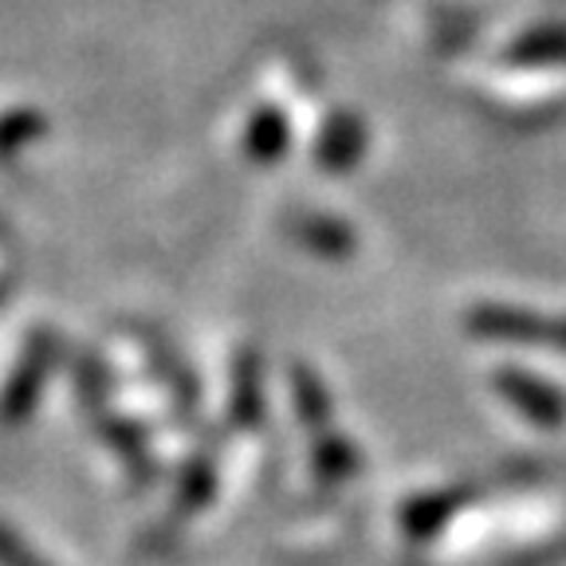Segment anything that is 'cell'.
I'll return each instance as SVG.
<instances>
[{"mask_svg": "<svg viewBox=\"0 0 566 566\" xmlns=\"http://www.w3.org/2000/svg\"><path fill=\"white\" fill-rule=\"evenodd\" d=\"M52 363H55L52 331H35V335H28L24 358L17 363L9 386H4V394H0V424H24L28 417H32L35 401H40V394H44L48 374H52Z\"/></svg>", "mask_w": 566, "mask_h": 566, "instance_id": "6da1fadb", "label": "cell"}, {"mask_svg": "<svg viewBox=\"0 0 566 566\" xmlns=\"http://www.w3.org/2000/svg\"><path fill=\"white\" fill-rule=\"evenodd\" d=\"M464 504H469V488H444V492L417 495V500L406 504V512H401V527L413 539H433Z\"/></svg>", "mask_w": 566, "mask_h": 566, "instance_id": "7a4b0ae2", "label": "cell"}, {"mask_svg": "<svg viewBox=\"0 0 566 566\" xmlns=\"http://www.w3.org/2000/svg\"><path fill=\"white\" fill-rule=\"evenodd\" d=\"M232 421L240 429H252L260 424L264 413V378H260V358L256 354H240L237 358V374H232Z\"/></svg>", "mask_w": 566, "mask_h": 566, "instance_id": "3957f363", "label": "cell"}, {"mask_svg": "<svg viewBox=\"0 0 566 566\" xmlns=\"http://www.w3.org/2000/svg\"><path fill=\"white\" fill-rule=\"evenodd\" d=\"M363 126H358V118L350 115H338L331 118V126L323 130V138H318V166L331 169V174H346V169L358 161V154H363Z\"/></svg>", "mask_w": 566, "mask_h": 566, "instance_id": "277c9868", "label": "cell"}, {"mask_svg": "<svg viewBox=\"0 0 566 566\" xmlns=\"http://www.w3.org/2000/svg\"><path fill=\"white\" fill-rule=\"evenodd\" d=\"M287 142H292V130H287V118L280 115V111H260V115H252V123H248V134H244V150L248 158L256 161H280L283 150H287Z\"/></svg>", "mask_w": 566, "mask_h": 566, "instance_id": "5b68a950", "label": "cell"}, {"mask_svg": "<svg viewBox=\"0 0 566 566\" xmlns=\"http://www.w3.org/2000/svg\"><path fill=\"white\" fill-rule=\"evenodd\" d=\"M292 401L295 413L307 429H327L331 421V394L327 386L318 381V374H311L307 366H295L292 370Z\"/></svg>", "mask_w": 566, "mask_h": 566, "instance_id": "8992f818", "label": "cell"}, {"mask_svg": "<svg viewBox=\"0 0 566 566\" xmlns=\"http://www.w3.org/2000/svg\"><path fill=\"white\" fill-rule=\"evenodd\" d=\"M212 495H217V469H212L209 457H197L189 460V469L181 472V484H177V512L181 515H197L201 507L212 504Z\"/></svg>", "mask_w": 566, "mask_h": 566, "instance_id": "52a82bcc", "label": "cell"}, {"mask_svg": "<svg viewBox=\"0 0 566 566\" xmlns=\"http://www.w3.org/2000/svg\"><path fill=\"white\" fill-rule=\"evenodd\" d=\"M311 464L323 480H350L358 472V452L346 437H318L311 449Z\"/></svg>", "mask_w": 566, "mask_h": 566, "instance_id": "ba28073f", "label": "cell"}, {"mask_svg": "<svg viewBox=\"0 0 566 566\" xmlns=\"http://www.w3.org/2000/svg\"><path fill=\"white\" fill-rule=\"evenodd\" d=\"M98 429H103V437H106V444L118 452V457L130 464L138 476H146L150 472V452H146V441H142V433L134 429L130 421H118V417H103L98 421Z\"/></svg>", "mask_w": 566, "mask_h": 566, "instance_id": "9c48e42d", "label": "cell"}, {"mask_svg": "<svg viewBox=\"0 0 566 566\" xmlns=\"http://www.w3.org/2000/svg\"><path fill=\"white\" fill-rule=\"evenodd\" d=\"M500 389H504L515 406H523V413L535 417V421H555L558 417L555 401H551L543 389H531V386H523V381H515V374H507V378L500 381Z\"/></svg>", "mask_w": 566, "mask_h": 566, "instance_id": "30bf717a", "label": "cell"}, {"mask_svg": "<svg viewBox=\"0 0 566 566\" xmlns=\"http://www.w3.org/2000/svg\"><path fill=\"white\" fill-rule=\"evenodd\" d=\"M40 134H44V118L32 115V111H17V115H9L0 123V154L20 150L32 138H40Z\"/></svg>", "mask_w": 566, "mask_h": 566, "instance_id": "8fae6325", "label": "cell"}, {"mask_svg": "<svg viewBox=\"0 0 566 566\" xmlns=\"http://www.w3.org/2000/svg\"><path fill=\"white\" fill-rule=\"evenodd\" d=\"M303 240L315 248H327L335 256H343V248H350V232L338 221H331V217H311V221L303 224Z\"/></svg>", "mask_w": 566, "mask_h": 566, "instance_id": "7c38bea8", "label": "cell"}, {"mask_svg": "<svg viewBox=\"0 0 566 566\" xmlns=\"http://www.w3.org/2000/svg\"><path fill=\"white\" fill-rule=\"evenodd\" d=\"M0 566H52L40 551H32L9 523H0Z\"/></svg>", "mask_w": 566, "mask_h": 566, "instance_id": "4fadbf2b", "label": "cell"}, {"mask_svg": "<svg viewBox=\"0 0 566 566\" xmlns=\"http://www.w3.org/2000/svg\"><path fill=\"white\" fill-rule=\"evenodd\" d=\"M0 295H4V292H0Z\"/></svg>", "mask_w": 566, "mask_h": 566, "instance_id": "5bb4252c", "label": "cell"}]
</instances>
